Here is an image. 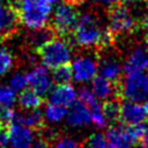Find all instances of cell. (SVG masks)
Masks as SVG:
<instances>
[{"mask_svg":"<svg viewBox=\"0 0 148 148\" xmlns=\"http://www.w3.org/2000/svg\"><path fill=\"white\" fill-rule=\"evenodd\" d=\"M74 43L84 50H106L112 45L114 36L108 28H103L96 14L86 13L79 17L73 31Z\"/></svg>","mask_w":148,"mask_h":148,"instance_id":"1","label":"cell"},{"mask_svg":"<svg viewBox=\"0 0 148 148\" xmlns=\"http://www.w3.org/2000/svg\"><path fill=\"white\" fill-rule=\"evenodd\" d=\"M12 7L15 9L20 23L29 30L45 28L52 12V6L36 0H14Z\"/></svg>","mask_w":148,"mask_h":148,"instance_id":"2","label":"cell"},{"mask_svg":"<svg viewBox=\"0 0 148 148\" xmlns=\"http://www.w3.org/2000/svg\"><path fill=\"white\" fill-rule=\"evenodd\" d=\"M36 52L38 53L43 66L49 69H56L58 67L68 65L73 58L72 46L62 37L51 38Z\"/></svg>","mask_w":148,"mask_h":148,"instance_id":"3","label":"cell"},{"mask_svg":"<svg viewBox=\"0 0 148 148\" xmlns=\"http://www.w3.org/2000/svg\"><path fill=\"white\" fill-rule=\"evenodd\" d=\"M145 132L143 125H111L105 133L110 148H134L141 142Z\"/></svg>","mask_w":148,"mask_h":148,"instance_id":"4","label":"cell"},{"mask_svg":"<svg viewBox=\"0 0 148 148\" xmlns=\"http://www.w3.org/2000/svg\"><path fill=\"white\" fill-rule=\"evenodd\" d=\"M119 96L125 101L145 102L148 96V73H127L118 84Z\"/></svg>","mask_w":148,"mask_h":148,"instance_id":"5","label":"cell"},{"mask_svg":"<svg viewBox=\"0 0 148 148\" xmlns=\"http://www.w3.org/2000/svg\"><path fill=\"white\" fill-rule=\"evenodd\" d=\"M79 17V12L75 6L65 1L64 3H59L56 7L52 14L50 28L56 35H59L60 37L68 36L73 34Z\"/></svg>","mask_w":148,"mask_h":148,"instance_id":"6","label":"cell"},{"mask_svg":"<svg viewBox=\"0 0 148 148\" xmlns=\"http://www.w3.org/2000/svg\"><path fill=\"white\" fill-rule=\"evenodd\" d=\"M109 25L110 32L116 36H121L126 34H132L136 27L138 21L132 14V12L123 5H114L109 8Z\"/></svg>","mask_w":148,"mask_h":148,"instance_id":"7","label":"cell"},{"mask_svg":"<svg viewBox=\"0 0 148 148\" xmlns=\"http://www.w3.org/2000/svg\"><path fill=\"white\" fill-rule=\"evenodd\" d=\"M73 80L77 83H87L91 81L98 73V61L96 57L90 54H80L72 61Z\"/></svg>","mask_w":148,"mask_h":148,"instance_id":"8","label":"cell"},{"mask_svg":"<svg viewBox=\"0 0 148 148\" xmlns=\"http://www.w3.org/2000/svg\"><path fill=\"white\" fill-rule=\"evenodd\" d=\"M27 79H28V86L42 96L50 94L51 90L53 89L52 87L54 82L52 75H50L45 66L35 65L27 73Z\"/></svg>","mask_w":148,"mask_h":148,"instance_id":"9","label":"cell"},{"mask_svg":"<svg viewBox=\"0 0 148 148\" xmlns=\"http://www.w3.org/2000/svg\"><path fill=\"white\" fill-rule=\"evenodd\" d=\"M148 117V113L143 105L138 102L125 101L120 104V113L119 120L127 126H136L143 125Z\"/></svg>","mask_w":148,"mask_h":148,"instance_id":"10","label":"cell"},{"mask_svg":"<svg viewBox=\"0 0 148 148\" xmlns=\"http://www.w3.org/2000/svg\"><path fill=\"white\" fill-rule=\"evenodd\" d=\"M9 134L10 148H31L35 141V131L22 125L18 121H14L7 126Z\"/></svg>","mask_w":148,"mask_h":148,"instance_id":"11","label":"cell"},{"mask_svg":"<svg viewBox=\"0 0 148 148\" xmlns=\"http://www.w3.org/2000/svg\"><path fill=\"white\" fill-rule=\"evenodd\" d=\"M124 66V73H139L148 71V51L146 47L136 46L130 51L126 56Z\"/></svg>","mask_w":148,"mask_h":148,"instance_id":"12","label":"cell"},{"mask_svg":"<svg viewBox=\"0 0 148 148\" xmlns=\"http://www.w3.org/2000/svg\"><path fill=\"white\" fill-rule=\"evenodd\" d=\"M18 17L12 6L0 7V42L9 39L17 30Z\"/></svg>","mask_w":148,"mask_h":148,"instance_id":"13","label":"cell"},{"mask_svg":"<svg viewBox=\"0 0 148 148\" xmlns=\"http://www.w3.org/2000/svg\"><path fill=\"white\" fill-rule=\"evenodd\" d=\"M98 72L99 75L104 76L105 79L119 84L120 80L123 79L124 66L114 56H105L99 59L98 61Z\"/></svg>","mask_w":148,"mask_h":148,"instance_id":"14","label":"cell"},{"mask_svg":"<svg viewBox=\"0 0 148 148\" xmlns=\"http://www.w3.org/2000/svg\"><path fill=\"white\" fill-rule=\"evenodd\" d=\"M90 123V110L82 102L76 101L71 108H68L66 114V124L71 128H82Z\"/></svg>","mask_w":148,"mask_h":148,"instance_id":"15","label":"cell"},{"mask_svg":"<svg viewBox=\"0 0 148 148\" xmlns=\"http://www.w3.org/2000/svg\"><path fill=\"white\" fill-rule=\"evenodd\" d=\"M77 98V91L71 83L57 84L56 88L51 90L49 94V99L51 103L58 104L64 108H71Z\"/></svg>","mask_w":148,"mask_h":148,"instance_id":"16","label":"cell"},{"mask_svg":"<svg viewBox=\"0 0 148 148\" xmlns=\"http://www.w3.org/2000/svg\"><path fill=\"white\" fill-rule=\"evenodd\" d=\"M91 90L98 101H108L119 96L118 84L105 79L102 75H96L91 80Z\"/></svg>","mask_w":148,"mask_h":148,"instance_id":"17","label":"cell"},{"mask_svg":"<svg viewBox=\"0 0 148 148\" xmlns=\"http://www.w3.org/2000/svg\"><path fill=\"white\" fill-rule=\"evenodd\" d=\"M44 113L39 109L34 110H24L21 113L16 114L15 121L21 123L22 125L34 130V131H40L45 127L44 125Z\"/></svg>","mask_w":148,"mask_h":148,"instance_id":"18","label":"cell"},{"mask_svg":"<svg viewBox=\"0 0 148 148\" xmlns=\"http://www.w3.org/2000/svg\"><path fill=\"white\" fill-rule=\"evenodd\" d=\"M17 104L22 110H34L39 109L43 104V96L39 95L34 89H24L17 96Z\"/></svg>","mask_w":148,"mask_h":148,"instance_id":"19","label":"cell"},{"mask_svg":"<svg viewBox=\"0 0 148 148\" xmlns=\"http://www.w3.org/2000/svg\"><path fill=\"white\" fill-rule=\"evenodd\" d=\"M54 35L56 34L53 32V30L50 27H45V28H42L38 30H31V32L28 36V44L37 51L47 40L53 38Z\"/></svg>","mask_w":148,"mask_h":148,"instance_id":"20","label":"cell"},{"mask_svg":"<svg viewBox=\"0 0 148 148\" xmlns=\"http://www.w3.org/2000/svg\"><path fill=\"white\" fill-rule=\"evenodd\" d=\"M44 118L46 121L51 124H58L66 119L67 110L64 106L49 102L44 108Z\"/></svg>","mask_w":148,"mask_h":148,"instance_id":"21","label":"cell"},{"mask_svg":"<svg viewBox=\"0 0 148 148\" xmlns=\"http://www.w3.org/2000/svg\"><path fill=\"white\" fill-rule=\"evenodd\" d=\"M102 110L104 113V117L106 118L108 123H114L119 119L120 113V104L117 99V97L104 101L102 104Z\"/></svg>","mask_w":148,"mask_h":148,"instance_id":"22","label":"cell"},{"mask_svg":"<svg viewBox=\"0 0 148 148\" xmlns=\"http://www.w3.org/2000/svg\"><path fill=\"white\" fill-rule=\"evenodd\" d=\"M15 66V59L12 52L5 47L0 46V77L7 75Z\"/></svg>","mask_w":148,"mask_h":148,"instance_id":"23","label":"cell"},{"mask_svg":"<svg viewBox=\"0 0 148 148\" xmlns=\"http://www.w3.org/2000/svg\"><path fill=\"white\" fill-rule=\"evenodd\" d=\"M16 102H17L16 91L9 86L0 83V106L14 108Z\"/></svg>","mask_w":148,"mask_h":148,"instance_id":"24","label":"cell"},{"mask_svg":"<svg viewBox=\"0 0 148 148\" xmlns=\"http://www.w3.org/2000/svg\"><path fill=\"white\" fill-rule=\"evenodd\" d=\"M52 79H53V82H54L56 84L69 83V82L73 80L71 66L65 65V66H61V67H58V68L53 69Z\"/></svg>","mask_w":148,"mask_h":148,"instance_id":"25","label":"cell"},{"mask_svg":"<svg viewBox=\"0 0 148 148\" xmlns=\"http://www.w3.org/2000/svg\"><path fill=\"white\" fill-rule=\"evenodd\" d=\"M82 148H110L105 135L102 133H92L90 134L84 142L82 143Z\"/></svg>","mask_w":148,"mask_h":148,"instance_id":"26","label":"cell"},{"mask_svg":"<svg viewBox=\"0 0 148 148\" xmlns=\"http://www.w3.org/2000/svg\"><path fill=\"white\" fill-rule=\"evenodd\" d=\"M90 110V119H91V124L96 127V128H105L108 126V120L104 117L103 110H102V104L99 103L98 105L89 109Z\"/></svg>","mask_w":148,"mask_h":148,"instance_id":"27","label":"cell"},{"mask_svg":"<svg viewBox=\"0 0 148 148\" xmlns=\"http://www.w3.org/2000/svg\"><path fill=\"white\" fill-rule=\"evenodd\" d=\"M52 148H82V143L73 136L58 135L52 141Z\"/></svg>","mask_w":148,"mask_h":148,"instance_id":"28","label":"cell"},{"mask_svg":"<svg viewBox=\"0 0 148 148\" xmlns=\"http://www.w3.org/2000/svg\"><path fill=\"white\" fill-rule=\"evenodd\" d=\"M77 97H79V101L82 102L89 109H91V108H94V106H96V105L99 104L98 98L95 96V94L92 92L91 88L82 87L80 89V91L77 92Z\"/></svg>","mask_w":148,"mask_h":148,"instance_id":"29","label":"cell"},{"mask_svg":"<svg viewBox=\"0 0 148 148\" xmlns=\"http://www.w3.org/2000/svg\"><path fill=\"white\" fill-rule=\"evenodd\" d=\"M10 88H13L16 92H21L28 87V79H27V73H21L16 72L14 73L10 79H9V84Z\"/></svg>","mask_w":148,"mask_h":148,"instance_id":"30","label":"cell"},{"mask_svg":"<svg viewBox=\"0 0 148 148\" xmlns=\"http://www.w3.org/2000/svg\"><path fill=\"white\" fill-rule=\"evenodd\" d=\"M16 112L13 108L0 106V126H8L16 119Z\"/></svg>","mask_w":148,"mask_h":148,"instance_id":"31","label":"cell"},{"mask_svg":"<svg viewBox=\"0 0 148 148\" xmlns=\"http://www.w3.org/2000/svg\"><path fill=\"white\" fill-rule=\"evenodd\" d=\"M9 147V134L7 126H0V148Z\"/></svg>","mask_w":148,"mask_h":148,"instance_id":"32","label":"cell"},{"mask_svg":"<svg viewBox=\"0 0 148 148\" xmlns=\"http://www.w3.org/2000/svg\"><path fill=\"white\" fill-rule=\"evenodd\" d=\"M31 148H52V145H51V142H49L44 138H39V139H36L34 141Z\"/></svg>","mask_w":148,"mask_h":148,"instance_id":"33","label":"cell"},{"mask_svg":"<svg viewBox=\"0 0 148 148\" xmlns=\"http://www.w3.org/2000/svg\"><path fill=\"white\" fill-rule=\"evenodd\" d=\"M97 3H99V5H102V6H106V7H109V8H111L112 6H114V5H117L118 2H119V0H95Z\"/></svg>","mask_w":148,"mask_h":148,"instance_id":"34","label":"cell"},{"mask_svg":"<svg viewBox=\"0 0 148 148\" xmlns=\"http://www.w3.org/2000/svg\"><path fill=\"white\" fill-rule=\"evenodd\" d=\"M141 27H142L143 31L148 35V10L145 13V15H143V17L141 20Z\"/></svg>","mask_w":148,"mask_h":148,"instance_id":"35","label":"cell"},{"mask_svg":"<svg viewBox=\"0 0 148 148\" xmlns=\"http://www.w3.org/2000/svg\"><path fill=\"white\" fill-rule=\"evenodd\" d=\"M141 143H142V148H148V126H145V132Z\"/></svg>","mask_w":148,"mask_h":148,"instance_id":"36","label":"cell"},{"mask_svg":"<svg viewBox=\"0 0 148 148\" xmlns=\"http://www.w3.org/2000/svg\"><path fill=\"white\" fill-rule=\"evenodd\" d=\"M36 1L42 2V3H45V5H49V6H52V7H53V5H57L60 0H36Z\"/></svg>","mask_w":148,"mask_h":148,"instance_id":"37","label":"cell"},{"mask_svg":"<svg viewBox=\"0 0 148 148\" xmlns=\"http://www.w3.org/2000/svg\"><path fill=\"white\" fill-rule=\"evenodd\" d=\"M65 1H66V2H69V3L74 5V6H77V5H81V3L86 2L87 0H65Z\"/></svg>","mask_w":148,"mask_h":148,"instance_id":"38","label":"cell"},{"mask_svg":"<svg viewBox=\"0 0 148 148\" xmlns=\"http://www.w3.org/2000/svg\"><path fill=\"white\" fill-rule=\"evenodd\" d=\"M125 3H138V2H142V1H147V0H121Z\"/></svg>","mask_w":148,"mask_h":148,"instance_id":"39","label":"cell"},{"mask_svg":"<svg viewBox=\"0 0 148 148\" xmlns=\"http://www.w3.org/2000/svg\"><path fill=\"white\" fill-rule=\"evenodd\" d=\"M143 106H145V109H146V111H147V113H148V96H147V98L145 99V104H143Z\"/></svg>","mask_w":148,"mask_h":148,"instance_id":"40","label":"cell"},{"mask_svg":"<svg viewBox=\"0 0 148 148\" xmlns=\"http://www.w3.org/2000/svg\"><path fill=\"white\" fill-rule=\"evenodd\" d=\"M146 49H147V51H148V37H147V39H146Z\"/></svg>","mask_w":148,"mask_h":148,"instance_id":"41","label":"cell"},{"mask_svg":"<svg viewBox=\"0 0 148 148\" xmlns=\"http://www.w3.org/2000/svg\"><path fill=\"white\" fill-rule=\"evenodd\" d=\"M2 2H3V0H0V7L2 6Z\"/></svg>","mask_w":148,"mask_h":148,"instance_id":"42","label":"cell"}]
</instances>
